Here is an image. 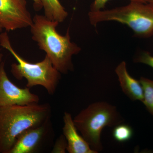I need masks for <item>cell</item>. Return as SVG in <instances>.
Masks as SVG:
<instances>
[{"label": "cell", "instance_id": "cell-1", "mask_svg": "<svg viewBox=\"0 0 153 153\" xmlns=\"http://www.w3.org/2000/svg\"><path fill=\"white\" fill-rule=\"evenodd\" d=\"M59 23L36 14L30 32L32 39L45 52L53 66L61 74H66L74 69L72 56L79 53L81 48L71 41L69 29L65 36L58 33L56 28Z\"/></svg>", "mask_w": 153, "mask_h": 153}, {"label": "cell", "instance_id": "cell-2", "mask_svg": "<svg viewBox=\"0 0 153 153\" xmlns=\"http://www.w3.org/2000/svg\"><path fill=\"white\" fill-rule=\"evenodd\" d=\"M51 115L48 103L0 106V153H10L22 133L43 124Z\"/></svg>", "mask_w": 153, "mask_h": 153}, {"label": "cell", "instance_id": "cell-3", "mask_svg": "<svg viewBox=\"0 0 153 153\" xmlns=\"http://www.w3.org/2000/svg\"><path fill=\"white\" fill-rule=\"evenodd\" d=\"M0 46L7 50L17 61V63L12 64L11 69L16 79L22 80L25 78L27 81L26 87L29 88L41 85L50 95L55 94L61 78V73L53 66L47 55L40 62H28L14 50L7 32L0 34Z\"/></svg>", "mask_w": 153, "mask_h": 153}, {"label": "cell", "instance_id": "cell-4", "mask_svg": "<svg viewBox=\"0 0 153 153\" xmlns=\"http://www.w3.org/2000/svg\"><path fill=\"white\" fill-rule=\"evenodd\" d=\"M73 120L77 130L91 148L98 153L102 149L100 140L102 130L105 126H114L121 123L123 119L115 107L105 102H99L82 110Z\"/></svg>", "mask_w": 153, "mask_h": 153}, {"label": "cell", "instance_id": "cell-5", "mask_svg": "<svg viewBox=\"0 0 153 153\" xmlns=\"http://www.w3.org/2000/svg\"><path fill=\"white\" fill-rule=\"evenodd\" d=\"M91 24L115 21L127 25L137 36L150 37L153 35V4L131 1L124 7L105 11H90Z\"/></svg>", "mask_w": 153, "mask_h": 153}, {"label": "cell", "instance_id": "cell-6", "mask_svg": "<svg viewBox=\"0 0 153 153\" xmlns=\"http://www.w3.org/2000/svg\"><path fill=\"white\" fill-rule=\"evenodd\" d=\"M33 18L26 0H0V27L6 31L30 27Z\"/></svg>", "mask_w": 153, "mask_h": 153}, {"label": "cell", "instance_id": "cell-7", "mask_svg": "<svg viewBox=\"0 0 153 153\" xmlns=\"http://www.w3.org/2000/svg\"><path fill=\"white\" fill-rule=\"evenodd\" d=\"M39 102V97L32 93L30 88H19L10 80L3 61L0 64V106L30 105Z\"/></svg>", "mask_w": 153, "mask_h": 153}, {"label": "cell", "instance_id": "cell-8", "mask_svg": "<svg viewBox=\"0 0 153 153\" xmlns=\"http://www.w3.org/2000/svg\"><path fill=\"white\" fill-rule=\"evenodd\" d=\"M53 131L51 119L43 124L28 129L16 141L10 153L39 152L52 137Z\"/></svg>", "mask_w": 153, "mask_h": 153}, {"label": "cell", "instance_id": "cell-9", "mask_svg": "<svg viewBox=\"0 0 153 153\" xmlns=\"http://www.w3.org/2000/svg\"><path fill=\"white\" fill-rule=\"evenodd\" d=\"M63 135L67 141L69 153H97L93 150L81 135H79L71 114L65 112L63 116Z\"/></svg>", "mask_w": 153, "mask_h": 153}, {"label": "cell", "instance_id": "cell-10", "mask_svg": "<svg viewBox=\"0 0 153 153\" xmlns=\"http://www.w3.org/2000/svg\"><path fill=\"white\" fill-rule=\"evenodd\" d=\"M123 91L132 100L143 102V91L140 80L132 77L128 72L124 61L120 63L115 69Z\"/></svg>", "mask_w": 153, "mask_h": 153}, {"label": "cell", "instance_id": "cell-11", "mask_svg": "<svg viewBox=\"0 0 153 153\" xmlns=\"http://www.w3.org/2000/svg\"><path fill=\"white\" fill-rule=\"evenodd\" d=\"M44 16L53 21L61 23L68 16V13L59 0H41Z\"/></svg>", "mask_w": 153, "mask_h": 153}, {"label": "cell", "instance_id": "cell-12", "mask_svg": "<svg viewBox=\"0 0 153 153\" xmlns=\"http://www.w3.org/2000/svg\"><path fill=\"white\" fill-rule=\"evenodd\" d=\"M140 81L143 91L142 102L149 112L153 116V80L142 77Z\"/></svg>", "mask_w": 153, "mask_h": 153}, {"label": "cell", "instance_id": "cell-13", "mask_svg": "<svg viewBox=\"0 0 153 153\" xmlns=\"http://www.w3.org/2000/svg\"><path fill=\"white\" fill-rule=\"evenodd\" d=\"M133 131L128 125L119 124L116 126L113 131V136L116 140L120 143L126 142L131 138Z\"/></svg>", "mask_w": 153, "mask_h": 153}, {"label": "cell", "instance_id": "cell-14", "mask_svg": "<svg viewBox=\"0 0 153 153\" xmlns=\"http://www.w3.org/2000/svg\"><path fill=\"white\" fill-rule=\"evenodd\" d=\"M67 143L65 137L60 135L55 141L52 148V153H64L67 151Z\"/></svg>", "mask_w": 153, "mask_h": 153}, {"label": "cell", "instance_id": "cell-15", "mask_svg": "<svg viewBox=\"0 0 153 153\" xmlns=\"http://www.w3.org/2000/svg\"><path fill=\"white\" fill-rule=\"evenodd\" d=\"M109 0H94L91 7V11L96 12L100 10V9L103 8L105 4ZM131 1L140 2L144 3H149V0H130Z\"/></svg>", "mask_w": 153, "mask_h": 153}, {"label": "cell", "instance_id": "cell-16", "mask_svg": "<svg viewBox=\"0 0 153 153\" xmlns=\"http://www.w3.org/2000/svg\"><path fill=\"white\" fill-rule=\"evenodd\" d=\"M136 62L146 64L153 68V56L149 52H143L137 58Z\"/></svg>", "mask_w": 153, "mask_h": 153}, {"label": "cell", "instance_id": "cell-17", "mask_svg": "<svg viewBox=\"0 0 153 153\" xmlns=\"http://www.w3.org/2000/svg\"><path fill=\"white\" fill-rule=\"evenodd\" d=\"M34 8L36 11H39L43 9V4L41 0H33Z\"/></svg>", "mask_w": 153, "mask_h": 153}, {"label": "cell", "instance_id": "cell-18", "mask_svg": "<svg viewBox=\"0 0 153 153\" xmlns=\"http://www.w3.org/2000/svg\"><path fill=\"white\" fill-rule=\"evenodd\" d=\"M3 55L1 53V52H0V64H1V63L3 61Z\"/></svg>", "mask_w": 153, "mask_h": 153}, {"label": "cell", "instance_id": "cell-19", "mask_svg": "<svg viewBox=\"0 0 153 153\" xmlns=\"http://www.w3.org/2000/svg\"><path fill=\"white\" fill-rule=\"evenodd\" d=\"M149 3H152L153 4V0H149Z\"/></svg>", "mask_w": 153, "mask_h": 153}, {"label": "cell", "instance_id": "cell-20", "mask_svg": "<svg viewBox=\"0 0 153 153\" xmlns=\"http://www.w3.org/2000/svg\"><path fill=\"white\" fill-rule=\"evenodd\" d=\"M2 31V30L1 29L0 27V32H1Z\"/></svg>", "mask_w": 153, "mask_h": 153}]
</instances>
